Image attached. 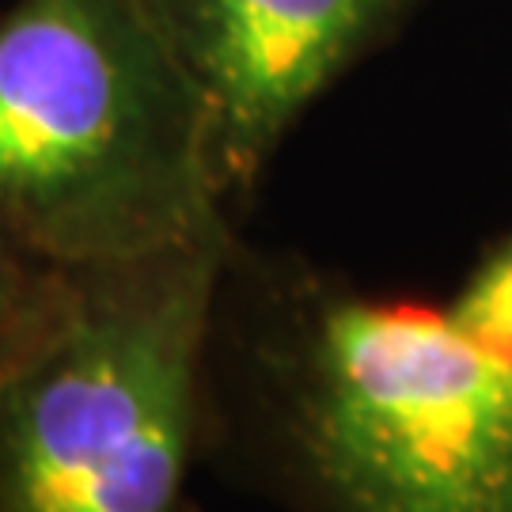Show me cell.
Returning <instances> with one entry per match:
<instances>
[{"mask_svg":"<svg viewBox=\"0 0 512 512\" xmlns=\"http://www.w3.org/2000/svg\"><path fill=\"white\" fill-rule=\"evenodd\" d=\"M205 471L274 512H512V349L444 300L300 251H228Z\"/></svg>","mask_w":512,"mask_h":512,"instance_id":"6da1fadb","label":"cell"},{"mask_svg":"<svg viewBox=\"0 0 512 512\" xmlns=\"http://www.w3.org/2000/svg\"><path fill=\"white\" fill-rule=\"evenodd\" d=\"M239 236L38 266L0 346V512H194L213 311Z\"/></svg>","mask_w":512,"mask_h":512,"instance_id":"7a4b0ae2","label":"cell"},{"mask_svg":"<svg viewBox=\"0 0 512 512\" xmlns=\"http://www.w3.org/2000/svg\"><path fill=\"white\" fill-rule=\"evenodd\" d=\"M239 232L202 99L148 0L0 16V247L99 266Z\"/></svg>","mask_w":512,"mask_h":512,"instance_id":"3957f363","label":"cell"},{"mask_svg":"<svg viewBox=\"0 0 512 512\" xmlns=\"http://www.w3.org/2000/svg\"><path fill=\"white\" fill-rule=\"evenodd\" d=\"M425 0H148L209 122L228 209L243 220L277 148L334 80Z\"/></svg>","mask_w":512,"mask_h":512,"instance_id":"277c9868","label":"cell"},{"mask_svg":"<svg viewBox=\"0 0 512 512\" xmlns=\"http://www.w3.org/2000/svg\"><path fill=\"white\" fill-rule=\"evenodd\" d=\"M444 308L452 311L459 327L512 349V228L482 247Z\"/></svg>","mask_w":512,"mask_h":512,"instance_id":"5b68a950","label":"cell"},{"mask_svg":"<svg viewBox=\"0 0 512 512\" xmlns=\"http://www.w3.org/2000/svg\"><path fill=\"white\" fill-rule=\"evenodd\" d=\"M38 266L23 262L19 255H12L8 247H0V346L8 338V330L16 323L23 300L31 293V281H35Z\"/></svg>","mask_w":512,"mask_h":512,"instance_id":"8992f818","label":"cell"}]
</instances>
